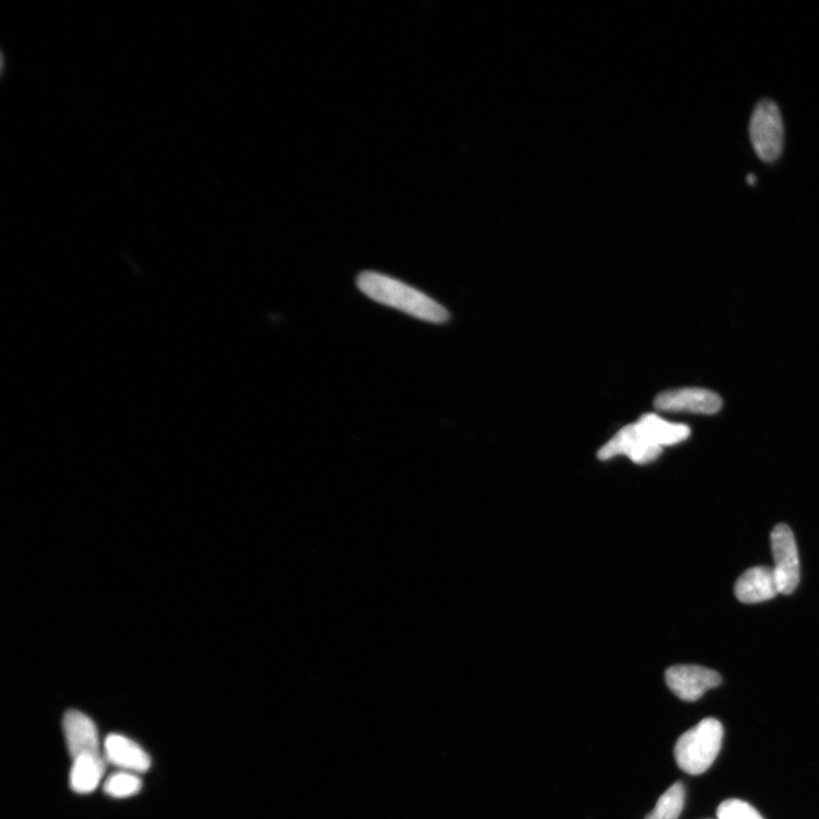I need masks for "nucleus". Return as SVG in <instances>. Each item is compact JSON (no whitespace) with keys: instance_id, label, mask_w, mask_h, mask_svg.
Wrapping results in <instances>:
<instances>
[{"instance_id":"nucleus-8","label":"nucleus","mask_w":819,"mask_h":819,"mask_svg":"<svg viewBox=\"0 0 819 819\" xmlns=\"http://www.w3.org/2000/svg\"><path fill=\"white\" fill-rule=\"evenodd\" d=\"M104 753L109 764L125 772L145 773L152 765L149 753L120 734H109L104 742Z\"/></svg>"},{"instance_id":"nucleus-15","label":"nucleus","mask_w":819,"mask_h":819,"mask_svg":"<svg viewBox=\"0 0 819 819\" xmlns=\"http://www.w3.org/2000/svg\"><path fill=\"white\" fill-rule=\"evenodd\" d=\"M719 819H765L756 808L740 799H728L717 810Z\"/></svg>"},{"instance_id":"nucleus-5","label":"nucleus","mask_w":819,"mask_h":819,"mask_svg":"<svg viewBox=\"0 0 819 819\" xmlns=\"http://www.w3.org/2000/svg\"><path fill=\"white\" fill-rule=\"evenodd\" d=\"M663 448L648 441L635 423L621 429L598 452V458L602 461L618 456H627L636 465L654 463L662 455Z\"/></svg>"},{"instance_id":"nucleus-16","label":"nucleus","mask_w":819,"mask_h":819,"mask_svg":"<svg viewBox=\"0 0 819 819\" xmlns=\"http://www.w3.org/2000/svg\"><path fill=\"white\" fill-rule=\"evenodd\" d=\"M747 183H748L749 185L753 186L754 184H757V178H756V177H754L753 175H749V176L747 177Z\"/></svg>"},{"instance_id":"nucleus-7","label":"nucleus","mask_w":819,"mask_h":819,"mask_svg":"<svg viewBox=\"0 0 819 819\" xmlns=\"http://www.w3.org/2000/svg\"><path fill=\"white\" fill-rule=\"evenodd\" d=\"M655 407L666 412L715 414L721 411L723 401L719 395L712 390L690 387L660 393L655 400Z\"/></svg>"},{"instance_id":"nucleus-9","label":"nucleus","mask_w":819,"mask_h":819,"mask_svg":"<svg viewBox=\"0 0 819 819\" xmlns=\"http://www.w3.org/2000/svg\"><path fill=\"white\" fill-rule=\"evenodd\" d=\"M63 730L72 759L86 753H100L98 730L89 716L69 711L63 719Z\"/></svg>"},{"instance_id":"nucleus-3","label":"nucleus","mask_w":819,"mask_h":819,"mask_svg":"<svg viewBox=\"0 0 819 819\" xmlns=\"http://www.w3.org/2000/svg\"><path fill=\"white\" fill-rule=\"evenodd\" d=\"M752 148L761 161L775 162L784 145V126L781 112L775 102L760 101L749 125Z\"/></svg>"},{"instance_id":"nucleus-13","label":"nucleus","mask_w":819,"mask_h":819,"mask_svg":"<svg viewBox=\"0 0 819 819\" xmlns=\"http://www.w3.org/2000/svg\"><path fill=\"white\" fill-rule=\"evenodd\" d=\"M686 802V788L681 782L671 785L658 800L655 809L644 819H679Z\"/></svg>"},{"instance_id":"nucleus-6","label":"nucleus","mask_w":819,"mask_h":819,"mask_svg":"<svg viewBox=\"0 0 819 819\" xmlns=\"http://www.w3.org/2000/svg\"><path fill=\"white\" fill-rule=\"evenodd\" d=\"M665 679L670 691L681 700L693 702L709 690L721 686V675L710 668L695 665L672 666Z\"/></svg>"},{"instance_id":"nucleus-4","label":"nucleus","mask_w":819,"mask_h":819,"mask_svg":"<svg viewBox=\"0 0 819 819\" xmlns=\"http://www.w3.org/2000/svg\"><path fill=\"white\" fill-rule=\"evenodd\" d=\"M771 542L775 562L773 570L780 593L785 596L793 595L800 581V561L795 535L788 526L781 524L773 529Z\"/></svg>"},{"instance_id":"nucleus-14","label":"nucleus","mask_w":819,"mask_h":819,"mask_svg":"<svg viewBox=\"0 0 819 819\" xmlns=\"http://www.w3.org/2000/svg\"><path fill=\"white\" fill-rule=\"evenodd\" d=\"M141 786L143 783L134 773L120 772L107 779L104 791L112 798L124 799L137 795Z\"/></svg>"},{"instance_id":"nucleus-1","label":"nucleus","mask_w":819,"mask_h":819,"mask_svg":"<svg viewBox=\"0 0 819 819\" xmlns=\"http://www.w3.org/2000/svg\"><path fill=\"white\" fill-rule=\"evenodd\" d=\"M356 285L365 296L416 319L431 324H444L449 319L443 305L398 279L365 271L358 277Z\"/></svg>"},{"instance_id":"nucleus-10","label":"nucleus","mask_w":819,"mask_h":819,"mask_svg":"<svg viewBox=\"0 0 819 819\" xmlns=\"http://www.w3.org/2000/svg\"><path fill=\"white\" fill-rule=\"evenodd\" d=\"M734 592L739 601L747 605L769 601L780 595L774 570L764 566L747 571L738 580Z\"/></svg>"},{"instance_id":"nucleus-2","label":"nucleus","mask_w":819,"mask_h":819,"mask_svg":"<svg viewBox=\"0 0 819 819\" xmlns=\"http://www.w3.org/2000/svg\"><path fill=\"white\" fill-rule=\"evenodd\" d=\"M724 737L719 721L705 718L677 740L674 754L677 765L690 775H700L714 764Z\"/></svg>"},{"instance_id":"nucleus-11","label":"nucleus","mask_w":819,"mask_h":819,"mask_svg":"<svg viewBox=\"0 0 819 819\" xmlns=\"http://www.w3.org/2000/svg\"><path fill=\"white\" fill-rule=\"evenodd\" d=\"M642 434L654 444L664 448L687 441L691 435L689 426L683 423H674L666 421L656 413H646L637 421Z\"/></svg>"},{"instance_id":"nucleus-12","label":"nucleus","mask_w":819,"mask_h":819,"mask_svg":"<svg viewBox=\"0 0 819 819\" xmlns=\"http://www.w3.org/2000/svg\"><path fill=\"white\" fill-rule=\"evenodd\" d=\"M72 760L70 773L72 789L80 795L94 793L105 773V759L100 752L81 754Z\"/></svg>"}]
</instances>
